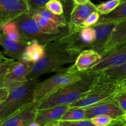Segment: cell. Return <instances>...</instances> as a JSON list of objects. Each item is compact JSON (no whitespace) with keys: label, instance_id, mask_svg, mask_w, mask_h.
I'll use <instances>...</instances> for the list:
<instances>
[{"label":"cell","instance_id":"obj_9","mask_svg":"<svg viewBox=\"0 0 126 126\" xmlns=\"http://www.w3.org/2000/svg\"><path fill=\"white\" fill-rule=\"evenodd\" d=\"M29 12L26 0H0V25L14 20Z\"/></svg>","mask_w":126,"mask_h":126},{"label":"cell","instance_id":"obj_6","mask_svg":"<svg viewBox=\"0 0 126 126\" xmlns=\"http://www.w3.org/2000/svg\"><path fill=\"white\" fill-rule=\"evenodd\" d=\"M83 75L84 73H74L62 70L50 78L38 82L34 92L33 100L34 102L41 100L57 90L80 80Z\"/></svg>","mask_w":126,"mask_h":126},{"label":"cell","instance_id":"obj_36","mask_svg":"<svg viewBox=\"0 0 126 126\" xmlns=\"http://www.w3.org/2000/svg\"><path fill=\"white\" fill-rule=\"evenodd\" d=\"M120 82L121 87V91L126 93V78L119 79Z\"/></svg>","mask_w":126,"mask_h":126},{"label":"cell","instance_id":"obj_5","mask_svg":"<svg viewBox=\"0 0 126 126\" xmlns=\"http://www.w3.org/2000/svg\"><path fill=\"white\" fill-rule=\"evenodd\" d=\"M14 21L18 26L23 40L28 43L33 41H37L41 44L46 45L60 38L68 30L67 27L66 29L65 28L64 31L59 34L44 33L29 12L22 15Z\"/></svg>","mask_w":126,"mask_h":126},{"label":"cell","instance_id":"obj_25","mask_svg":"<svg viewBox=\"0 0 126 126\" xmlns=\"http://www.w3.org/2000/svg\"><path fill=\"white\" fill-rule=\"evenodd\" d=\"M121 4L120 0H109L97 5V9L100 15H105L114 11Z\"/></svg>","mask_w":126,"mask_h":126},{"label":"cell","instance_id":"obj_2","mask_svg":"<svg viewBox=\"0 0 126 126\" xmlns=\"http://www.w3.org/2000/svg\"><path fill=\"white\" fill-rule=\"evenodd\" d=\"M99 77V73H84L80 80L64 86L38 101L37 109L71 105L79 100L90 91Z\"/></svg>","mask_w":126,"mask_h":126},{"label":"cell","instance_id":"obj_19","mask_svg":"<svg viewBox=\"0 0 126 126\" xmlns=\"http://www.w3.org/2000/svg\"><path fill=\"white\" fill-rule=\"evenodd\" d=\"M124 20H126V1L121 2L110 13L100 15L97 23H117Z\"/></svg>","mask_w":126,"mask_h":126},{"label":"cell","instance_id":"obj_8","mask_svg":"<svg viewBox=\"0 0 126 126\" xmlns=\"http://www.w3.org/2000/svg\"><path fill=\"white\" fill-rule=\"evenodd\" d=\"M33 64L23 60L16 61L7 75L0 82V87L9 89L25 82L28 81L27 76L32 70Z\"/></svg>","mask_w":126,"mask_h":126},{"label":"cell","instance_id":"obj_40","mask_svg":"<svg viewBox=\"0 0 126 126\" xmlns=\"http://www.w3.org/2000/svg\"><path fill=\"white\" fill-rule=\"evenodd\" d=\"M5 59H6V58H5L3 54H2V53L0 51V62L2 61V60H4Z\"/></svg>","mask_w":126,"mask_h":126},{"label":"cell","instance_id":"obj_13","mask_svg":"<svg viewBox=\"0 0 126 126\" xmlns=\"http://www.w3.org/2000/svg\"><path fill=\"white\" fill-rule=\"evenodd\" d=\"M97 11V6L89 1L84 4H75L70 13V19L68 24V28L83 27L84 23L89 16Z\"/></svg>","mask_w":126,"mask_h":126},{"label":"cell","instance_id":"obj_11","mask_svg":"<svg viewBox=\"0 0 126 126\" xmlns=\"http://www.w3.org/2000/svg\"><path fill=\"white\" fill-rule=\"evenodd\" d=\"M85 110V119H91L94 117L100 115L110 116L113 119H118L123 117L124 113L116 99L86 108Z\"/></svg>","mask_w":126,"mask_h":126},{"label":"cell","instance_id":"obj_18","mask_svg":"<svg viewBox=\"0 0 126 126\" xmlns=\"http://www.w3.org/2000/svg\"><path fill=\"white\" fill-rule=\"evenodd\" d=\"M44 45L41 44L37 41H33L28 43L20 60L34 63L41 60L44 57Z\"/></svg>","mask_w":126,"mask_h":126},{"label":"cell","instance_id":"obj_3","mask_svg":"<svg viewBox=\"0 0 126 126\" xmlns=\"http://www.w3.org/2000/svg\"><path fill=\"white\" fill-rule=\"evenodd\" d=\"M119 80L104 78H99L90 91L81 99L70 105V108H88L107 101L116 99L121 92Z\"/></svg>","mask_w":126,"mask_h":126},{"label":"cell","instance_id":"obj_46","mask_svg":"<svg viewBox=\"0 0 126 126\" xmlns=\"http://www.w3.org/2000/svg\"><path fill=\"white\" fill-rule=\"evenodd\" d=\"M26 1H27V0H26Z\"/></svg>","mask_w":126,"mask_h":126},{"label":"cell","instance_id":"obj_32","mask_svg":"<svg viewBox=\"0 0 126 126\" xmlns=\"http://www.w3.org/2000/svg\"><path fill=\"white\" fill-rule=\"evenodd\" d=\"M116 100L118 102V105L124 112L126 111V93L121 92L118 94L116 98Z\"/></svg>","mask_w":126,"mask_h":126},{"label":"cell","instance_id":"obj_30","mask_svg":"<svg viewBox=\"0 0 126 126\" xmlns=\"http://www.w3.org/2000/svg\"><path fill=\"white\" fill-rule=\"evenodd\" d=\"M113 118L110 116L100 115L95 116L91 119V121L96 126H107L114 121Z\"/></svg>","mask_w":126,"mask_h":126},{"label":"cell","instance_id":"obj_28","mask_svg":"<svg viewBox=\"0 0 126 126\" xmlns=\"http://www.w3.org/2000/svg\"><path fill=\"white\" fill-rule=\"evenodd\" d=\"M60 126H96L92 123L91 119H84L78 121H56Z\"/></svg>","mask_w":126,"mask_h":126},{"label":"cell","instance_id":"obj_23","mask_svg":"<svg viewBox=\"0 0 126 126\" xmlns=\"http://www.w3.org/2000/svg\"><path fill=\"white\" fill-rule=\"evenodd\" d=\"M1 28L4 34L9 39L16 41H25L22 39L17 23L14 20L1 25Z\"/></svg>","mask_w":126,"mask_h":126},{"label":"cell","instance_id":"obj_16","mask_svg":"<svg viewBox=\"0 0 126 126\" xmlns=\"http://www.w3.org/2000/svg\"><path fill=\"white\" fill-rule=\"evenodd\" d=\"M116 23H97L92 26L95 31V41L93 50L102 55L104 46Z\"/></svg>","mask_w":126,"mask_h":126},{"label":"cell","instance_id":"obj_35","mask_svg":"<svg viewBox=\"0 0 126 126\" xmlns=\"http://www.w3.org/2000/svg\"><path fill=\"white\" fill-rule=\"evenodd\" d=\"M126 123L125 120L123 116L121 118L114 119V121L110 124L107 126H123Z\"/></svg>","mask_w":126,"mask_h":126},{"label":"cell","instance_id":"obj_20","mask_svg":"<svg viewBox=\"0 0 126 126\" xmlns=\"http://www.w3.org/2000/svg\"><path fill=\"white\" fill-rule=\"evenodd\" d=\"M36 13L57 25L60 29H64L68 27V21L64 15L60 16L52 13L46 7L40 9Z\"/></svg>","mask_w":126,"mask_h":126},{"label":"cell","instance_id":"obj_37","mask_svg":"<svg viewBox=\"0 0 126 126\" xmlns=\"http://www.w3.org/2000/svg\"><path fill=\"white\" fill-rule=\"evenodd\" d=\"M75 4H84L89 1L88 0H73Z\"/></svg>","mask_w":126,"mask_h":126},{"label":"cell","instance_id":"obj_29","mask_svg":"<svg viewBox=\"0 0 126 126\" xmlns=\"http://www.w3.org/2000/svg\"><path fill=\"white\" fill-rule=\"evenodd\" d=\"M50 0H27L29 7V13L31 15L36 13L40 9L46 7Z\"/></svg>","mask_w":126,"mask_h":126},{"label":"cell","instance_id":"obj_39","mask_svg":"<svg viewBox=\"0 0 126 126\" xmlns=\"http://www.w3.org/2000/svg\"><path fill=\"white\" fill-rule=\"evenodd\" d=\"M27 126H40L39 124H38V123H36L35 121H33L32 123H29Z\"/></svg>","mask_w":126,"mask_h":126},{"label":"cell","instance_id":"obj_24","mask_svg":"<svg viewBox=\"0 0 126 126\" xmlns=\"http://www.w3.org/2000/svg\"><path fill=\"white\" fill-rule=\"evenodd\" d=\"M86 110L85 108L80 107L70 108L62 116L60 120L78 121L85 119Z\"/></svg>","mask_w":126,"mask_h":126},{"label":"cell","instance_id":"obj_41","mask_svg":"<svg viewBox=\"0 0 126 126\" xmlns=\"http://www.w3.org/2000/svg\"><path fill=\"white\" fill-rule=\"evenodd\" d=\"M2 34H3V32H2V28H1V25H0V36H1Z\"/></svg>","mask_w":126,"mask_h":126},{"label":"cell","instance_id":"obj_45","mask_svg":"<svg viewBox=\"0 0 126 126\" xmlns=\"http://www.w3.org/2000/svg\"><path fill=\"white\" fill-rule=\"evenodd\" d=\"M88 1H90V0H88Z\"/></svg>","mask_w":126,"mask_h":126},{"label":"cell","instance_id":"obj_31","mask_svg":"<svg viewBox=\"0 0 126 126\" xmlns=\"http://www.w3.org/2000/svg\"><path fill=\"white\" fill-rule=\"evenodd\" d=\"M100 14L98 12H94L91 14L86 20L83 24V27H92L98 23Z\"/></svg>","mask_w":126,"mask_h":126},{"label":"cell","instance_id":"obj_7","mask_svg":"<svg viewBox=\"0 0 126 126\" xmlns=\"http://www.w3.org/2000/svg\"><path fill=\"white\" fill-rule=\"evenodd\" d=\"M126 63V42L119 44L102 55L97 65L87 70V73H99L106 69L119 66Z\"/></svg>","mask_w":126,"mask_h":126},{"label":"cell","instance_id":"obj_43","mask_svg":"<svg viewBox=\"0 0 126 126\" xmlns=\"http://www.w3.org/2000/svg\"><path fill=\"white\" fill-rule=\"evenodd\" d=\"M120 1H121V2H125V1H126V0H120Z\"/></svg>","mask_w":126,"mask_h":126},{"label":"cell","instance_id":"obj_15","mask_svg":"<svg viewBox=\"0 0 126 126\" xmlns=\"http://www.w3.org/2000/svg\"><path fill=\"white\" fill-rule=\"evenodd\" d=\"M28 43L16 41L7 38L4 34L0 36V46L4 49V53L15 60H20Z\"/></svg>","mask_w":126,"mask_h":126},{"label":"cell","instance_id":"obj_26","mask_svg":"<svg viewBox=\"0 0 126 126\" xmlns=\"http://www.w3.org/2000/svg\"><path fill=\"white\" fill-rule=\"evenodd\" d=\"M46 7L55 14L64 15L63 5L60 0H50L46 4Z\"/></svg>","mask_w":126,"mask_h":126},{"label":"cell","instance_id":"obj_33","mask_svg":"<svg viewBox=\"0 0 126 126\" xmlns=\"http://www.w3.org/2000/svg\"><path fill=\"white\" fill-rule=\"evenodd\" d=\"M60 1L62 2L63 5L64 13H65V11H66V12L69 11L70 13H71V10L75 5L73 1V0H60Z\"/></svg>","mask_w":126,"mask_h":126},{"label":"cell","instance_id":"obj_4","mask_svg":"<svg viewBox=\"0 0 126 126\" xmlns=\"http://www.w3.org/2000/svg\"><path fill=\"white\" fill-rule=\"evenodd\" d=\"M38 79L28 80L24 83L9 88L6 100L0 105V123L27 105L33 100Z\"/></svg>","mask_w":126,"mask_h":126},{"label":"cell","instance_id":"obj_42","mask_svg":"<svg viewBox=\"0 0 126 126\" xmlns=\"http://www.w3.org/2000/svg\"><path fill=\"white\" fill-rule=\"evenodd\" d=\"M123 118H124V120H125V121H126V111L124 112V115H123Z\"/></svg>","mask_w":126,"mask_h":126},{"label":"cell","instance_id":"obj_34","mask_svg":"<svg viewBox=\"0 0 126 126\" xmlns=\"http://www.w3.org/2000/svg\"><path fill=\"white\" fill-rule=\"evenodd\" d=\"M9 89L7 87H0V105L3 103L8 96Z\"/></svg>","mask_w":126,"mask_h":126},{"label":"cell","instance_id":"obj_21","mask_svg":"<svg viewBox=\"0 0 126 126\" xmlns=\"http://www.w3.org/2000/svg\"><path fill=\"white\" fill-rule=\"evenodd\" d=\"M33 19L36 22L39 27L44 33L49 34H59L62 32L60 28L54 23H52L46 18H44L38 14L36 13L32 15Z\"/></svg>","mask_w":126,"mask_h":126},{"label":"cell","instance_id":"obj_10","mask_svg":"<svg viewBox=\"0 0 126 126\" xmlns=\"http://www.w3.org/2000/svg\"><path fill=\"white\" fill-rule=\"evenodd\" d=\"M38 102H32L0 123V126H27L34 121Z\"/></svg>","mask_w":126,"mask_h":126},{"label":"cell","instance_id":"obj_38","mask_svg":"<svg viewBox=\"0 0 126 126\" xmlns=\"http://www.w3.org/2000/svg\"><path fill=\"white\" fill-rule=\"evenodd\" d=\"M44 126H60L57 123V122H54V123H48V124H47L46 125H45Z\"/></svg>","mask_w":126,"mask_h":126},{"label":"cell","instance_id":"obj_12","mask_svg":"<svg viewBox=\"0 0 126 126\" xmlns=\"http://www.w3.org/2000/svg\"><path fill=\"white\" fill-rule=\"evenodd\" d=\"M102 55L93 49H87L81 52L76 58L74 64L68 71L74 73H85L98 63Z\"/></svg>","mask_w":126,"mask_h":126},{"label":"cell","instance_id":"obj_17","mask_svg":"<svg viewBox=\"0 0 126 126\" xmlns=\"http://www.w3.org/2000/svg\"><path fill=\"white\" fill-rule=\"evenodd\" d=\"M126 42V20L116 24L104 46L102 55L114 47Z\"/></svg>","mask_w":126,"mask_h":126},{"label":"cell","instance_id":"obj_44","mask_svg":"<svg viewBox=\"0 0 126 126\" xmlns=\"http://www.w3.org/2000/svg\"><path fill=\"white\" fill-rule=\"evenodd\" d=\"M123 126H126V124H124V125H123Z\"/></svg>","mask_w":126,"mask_h":126},{"label":"cell","instance_id":"obj_27","mask_svg":"<svg viewBox=\"0 0 126 126\" xmlns=\"http://www.w3.org/2000/svg\"><path fill=\"white\" fill-rule=\"evenodd\" d=\"M16 62L12 59H5L0 62V82L7 75Z\"/></svg>","mask_w":126,"mask_h":126},{"label":"cell","instance_id":"obj_22","mask_svg":"<svg viewBox=\"0 0 126 126\" xmlns=\"http://www.w3.org/2000/svg\"><path fill=\"white\" fill-rule=\"evenodd\" d=\"M104 78L111 79H122L126 78V63L119 66L106 69L99 73Z\"/></svg>","mask_w":126,"mask_h":126},{"label":"cell","instance_id":"obj_14","mask_svg":"<svg viewBox=\"0 0 126 126\" xmlns=\"http://www.w3.org/2000/svg\"><path fill=\"white\" fill-rule=\"evenodd\" d=\"M70 108V105H65L38 110L34 121L40 126H44L48 123L56 122L61 119L64 113Z\"/></svg>","mask_w":126,"mask_h":126},{"label":"cell","instance_id":"obj_1","mask_svg":"<svg viewBox=\"0 0 126 126\" xmlns=\"http://www.w3.org/2000/svg\"><path fill=\"white\" fill-rule=\"evenodd\" d=\"M45 46V54L41 60L34 63L27 75V80L38 79L39 76L52 71H57L61 66L74 63L79 55L70 49L63 35Z\"/></svg>","mask_w":126,"mask_h":126}]
</instances>
